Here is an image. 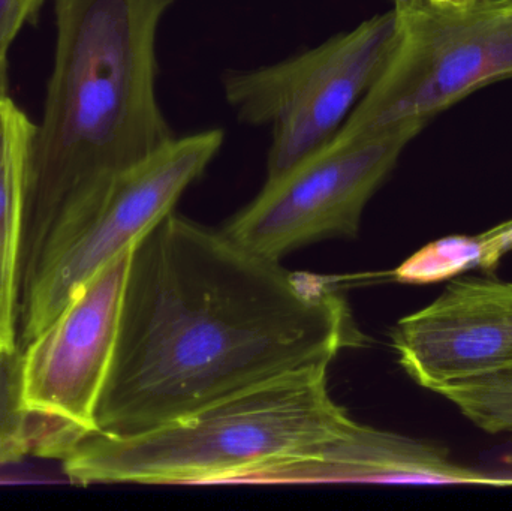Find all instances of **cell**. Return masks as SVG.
<instances>
[{
	"instance_id": "52a82bcc",
	"label": "cell",
	"mask_w": 512,
	"mask_h": 511,
	"mask_svg": "<svg viewBox=\"0 0 512 511\" xmlns=\"http://www.w3.org/2000/svg\"><path fill=\"white\" fill-rule=\"evenodd\" d=\"M427 122L408 120L351 140H333L273 179L222 233L240 248L280 261L325 239L355 237L370 198Z\"/></svg>"
},
{
	"instance_id": "8992f818",
	"label": "cell",
	"mask_w": 512,
	"mask_h": 511,
	"mask_svg": "<svg viewBox=\"0 0 512 511\" xmlns=\"http://www.w3.org/2000/svg\"><path fill=\"white\" fill-rule=\"evenodd\" d=\"M400 33L384 71L333 140H351L435 114L512 78V2L466 8L429 2L397 11Z\"/></svg>"
},
{
	"instance_id": "2e32d148",
	"label": "cell",
	"mask_w": 512,
	"mask_h": 511,
	"mask_svg": "<svg viewBox=\"0 0 512 511\" xmlns=\"http://www.w3.org/2000/svg\"><path fill=\"white\" fill-rule=\"evenodd\" d=\"M8 98V62L0 59V102Z\"/></svg>"
},
{
	"instance_id": "9a60e30c",
	"label": "cell",
	"mask_w": 512,
	"mask_h": 511,
	"mask_svg": "<svg viewBox=\"0 0 512 511\" xmlns=\"http://www.w3.org/2000/svg\"><path fill=\"white\" fill-rule=\"evenodd\" d=\"M44 0H0V59L8 62L9 50L27 21L35 17Z\"/></svg>"
},
{
	"instance_id": "5b68a950",
	"label": "cell",
	"mask_w": 512,
	"mask_h": 511,
	"mask_svg": "<svg viewBox=\"0 0 512 511\" xmlns=\"http://www.w3.org/2000/svg\"><path fill=\"white\" fill-rule=\"evenodd\" d=\"M399 33L393 8L297 56L225 75V98L240 122L271 126L267 179L337 134L384 71Z\"/></svg>"
},
{
	"instance_id": "277c9868",
	"label": "cell",
	"mask_w": 512,
	"mask_h": 511,
	"mask_svg": "<svg viewBox=\"0 0 512 511\" xmlns=\"http://www.w3.org/2000/svg\"><path fill=\"white\" fill-rule=\"evenodd\" d=\"M219 128L174 137L72 204L20 291L18 345L38 338L111 260L132 248L203 176L224 144Z\"/></svg>"
},
{
	"instance_id": "4fadbf2b",
	"label": "cell",
	"mask_w": 512,
	"mask_h": 511,
	"mask_svg": "<svg viewBox=\"0 0 512 511\" xmlns=\"http://www.w3.org/2000/svg\"><path fill=\"white\" fill-rule=\"evenodd\" d=\"M33 435L35 417L24 398L23 348L0 347V468L30 455Z\"/></svg>"
},
{
	"instance_id": "d6986e66",
	"label": "cell",
	"mask_w": 512,
	"mask_h": 511,
	"mask_svg": "<svg viewBox=\"0 0 512 511\" xmlns=\"http://www.w3.org/2000/svg\"><path fill=\"white\" fill-rule=\"evenodd\" d=\"M511 2H512V0H511Z\"/></svg>"
},
{
	"instance_id": "ba28073f",
	"label": "cell",
	"mask_w": 512,
	"mask_h": 511,
	"mask_svg": "<svg viewBox=\"0 0 512 511\" xmlns=\"http://www.w3.org/2000/svg\"><path fill=\"white\" fill-rule=\"evenodd\" d=\"M132 248L102 267L62 314L23 348L27 408L36 428L51 429L41 441L44 458H56L74 438L95 431L96 405L116 348Z\"/></svg>"
},
{
	"instance_id": "6da1fadb",
	"label": "cell",
	"mask_w": 512,
	"mask_h": 511,
	"mask_svg": "<svg viewBox=\"0 0 512 511\" xmlns=\"http://www.w3.org/2000/svg\"><path fill=\"white\" fill-rule=\"evenodd\" d=\"M327 279L291 272L168 213L132 248L95 431H152L363 345Z\"/></svg>"
},
{
	"instance_id": "5bb4252c",
	"label": "cell",
	"mask_w": 512,
	"mask_h": 511,
	"mask_svg": "<svg viewBox=\"0 0 512 511\" xmlns=\"http://www.w3.org/2000/svg\"><path fill=\"white\" fill-rule=\"evenodd\" d=\"M487 434H512V371L436 392Z\"/></svg>"
},
{
	"instance_id": "8fae6325",
	"label": "cell",
	"mask_w": 512,
	"mask_h": 511,
	"mask_svg": "<svg viewBox=\"0 0 512 511\" xmlns=\"http://www.w3.org/2000/svg\"><path fill=\"white\" fill-rule=\"evenodd\" d=\"M35 126L11 98L0 102V347L18 344L24 186Z\"/></svg>"
},
{
	"instance_id": "30bf717a",
	"label": "cell",
	"mask_w": 512,
	"mask_h": 511,
	"mask_svg": "<svg viewBox=\"0 0 512 511\" xmlns=\"http://www.w3.org/2000/svg\"><path fill=\"white\" fill-rule=\"evenodd\" d=\"M315 483L512 488V473L466 467L435 444L355 422L313 449L252 474L243 485Z\"/></svg>"
},
{
	"instance_id": "9c48e42d",
	"label": "cell",
	"mask_w": 512,
	"mask_h": 511,
	"mask_svg": "<svg viewBox=\"0 0 512 511\" xmlns=\"http://www.w3.org/2000/svg\"><path fill=\"white\" fill-rule=\"evenodd\" d=\"M391 345L406 374L433 393L512 371V282H450L438 299L394 326Z\"/></svg>"
},
{
	"instance_id": "e0dca14e",
	"label": "cell",
	"mask_w": 512,
	"mask_h": 511,
	"mask_svg": "<svg viewBox=\"0 0 512 511\" xmlns=\"http://www.w3.org/2000/svg\"><path fill=\"white\" fill-rule=\"evenodd\" d=\"M438 5L450 6V8H466V6L475 5L481 0H435Z\"/></svg>"
},
{
	"instance_id": "7c38bea8",
	"label": "cell",
	"mask_w": 512,
	"mask_h": 511,
	"mask_svg": "<svg viewBox=\"0 0 512 511\" xmlns=\"http://www.w3.org/2000/svg\"><path fill=\"white\" fill-rule=\"evenodd\" d=\"M512 251V219L477 236H448L412 255L394 272L405 284H435L472 269H493Z\"/></svg>"
},
{
	"instance_id": "3957f363",
	"label": "cell",
	"mask_w": 512,
	"mask_h": 511,
	"mask_svg": "<svg viewBox=\"0 0 512 511\" xmlns=\"http://www.w3.org/2000/svg\"><path fill=\"white\" fill-rule=\"evenodd\" d=\"M327 375L328 368L292 372L141 434L89 432L56 459L80 485H243L354 425L331 398Z\"/></svg>"
},
{
	"instance_id": "7a4b0ae2",
	"label": "cell",
	"mask_w": 512,
	"mask_h": 511,
	"mask_svg": "<svg viewBox=\"0 0 512 511\" xmlns=\"http://www.w3.org/2000/svg\"><path fill=\"white\" fill-rule=\"evenodd\" d=\"M173 3L57 0L53 72L27 162L21 287L72 204L176 137L156 92V41Z\"/></svg>"
},
{
	"instance_id": "ac0fdd59",
	"label": "cell",
	"mask_w": 512,
	"mask_h": 511,
	"mask_svg": "<svg viewBox=\"0 0 512 511\" xmlns=\"http://www.w3.org/2000/svg\"><path fill=\"white\" fill-rule=\"evenodd\" d=\"M504 462L505 464L510 465V467H512V453L511 455L505 456Z\"/></svg>"
}]
</instances>
